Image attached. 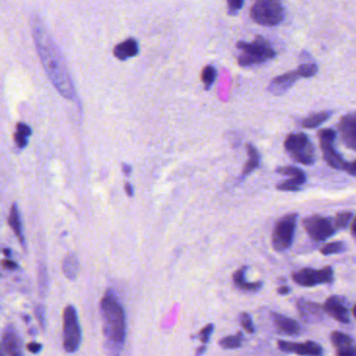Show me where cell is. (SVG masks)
I'll use <instances>...</instances> for the list:
<instances>
[{"mask_svg": "<svg viewBox=\"0 0 356 356\" xmlns=\"http://www.w3.org/2000/svg\"><path fill=\"white\" fill-rule=\"evenodd\" d=\"M32 31L41 63L51 84L62 97L76 99V89L63 55L38 16L32 17Z\"/></svg>", "mask_w": 356, "mask_h": 356, "instance_id": "obj_1", "label": "cell"}, {"mask_svg": "<svg viewBox=\"0 0 356 356\" xmlns=\"http://www.w3.org/2000/svg\"><path fill=\"white\" fill-rule=\"evenodd\" d=\"M101 316L103 320V332L110 350L120 353L124 347L127 335L126 314L115 293L108 291L101 301Z\"/></svg>", "mask_w": 356, "mask_h": 356, "instance_id": "obj_2", "label": "cell"}, {"mask_svg": "<svg viewBox=\"0 0 356 356\" xmlns=\"http://www.w3.org/2000/svg\"><path fill=\"white\" fill-rule=\"evenodd\" d=\"M236 47L243 51V55L239 56V65L243 67L259 65L268 60L275 59L277 54L270 45V41L262 36H257L251 43L239 41Z\"/></svg>", "mask_w": 356, "mask_h": 356, "instance_id": "obj_3", "label": "cell"}, {"mask_svg": "<svg viewBox=\"0 0 356 356\" xmlns=\"http://www.w3.org/2000/svg\"><path fill=\"white\" fill-rule=\"evenodd\" d=\"M318 140H320L321 149L323 152V157L325 161L333 170H343L355 176V162H347L343 160V156L335 149L334 143L337 139V132L332 129H323L318 132Z\"/></svg>", "mask_w": 356, "mask_h": 356, "instance_id": "obj_4", "label": "cell"}, {"mask_svg": "<svg viewBox=\"0 0 356 356\" xmlns=\"http://www.w3.org/2000/svg\"><path fill=\"white\" fill-rule=\"evenodd\" d=\"M284 149L289 157L298 163L312 165L316 162V147L304 133L289 134L285 139Z\"/></svg>", "mask_w": 356, "mask_h": 356, "instance_id": "obj_5", "label": "cell"}, {"mask_svg": "<svg viewBox=\"0 0 356 356\" xmlns=\"http://www.w3.org/2000/svg\"><path fill=\"white\" fill-rule=\"evenodd\" d=\"M250 16L262 26H276L284 20L285 10L277 0H258L250 10Z\"/></svg>", "mask_w": 356, "mask_h": 356, "instance_id": "obj_6", "label": "cell"}, {"mask_svg": "<svg viewBox=\"0 0 356 356\" xmlns=\"http://www.w3.org/2000/svg\"><path fill=\"white\" fill-rule=\"evenodd\" d=\"M318 67L316 63L301 64L297 70L280 74L270 81L268 91L274 95H282L291 88L300 79H309L318 74Z\"/></svg>", "mask_w": 356, "mask_h": 356, "instance_id": "obj_7", "label": "cell"}, {"mask_svg": "<svg viewBox=\"0 0 356 356\" xmlns=\"http://www.w3.org/2000/svg\"><path fill=\"white\" fill-rule=\"evenodd\" d=\"M82 343V328L78 310L74 305L66 306L63 314V346L68 353H76Z\"/></svg>", "mask_w": 356, "mask_h": 356, "instance_id": "obj_8", "label": "cell"}, {"mask_svg": "<svg viewBox=\"0 0 356 356\" xmlns=\"http://www.w3.org/2000/svg\"><path fill=\"white\" fill-rule=\"evenodd\" d=\"M298 214L287 213L279 218L272 233V247L275 251L283 252L293 245L297 228Z\"/></svg>", "mask_w": 356, "mask_h": 356, "instance_id": "obj_9", "label": "cell"}, {"mask_svg": "<svg viewBox=\"0 0 356 356\" xmlns=\"http://www.w3.org/2000/svg\"><path fill=\"white\" fill-rule=\"evenodd\" d=\"M293 282L300 286L314 287L320 284H329L334 280V272L331 266L323 268H305L291 275Z\"/></svg>", "mask_w": 356, "mask_h": 356, "instance_id": "obj_10", "label": "cell"}, {"mask_svg": "<svg viewBox=\"0 0 356 356\" xmlns=\"http://www.w3.org/2000/svg\"><path fill=\"white\" fill-rule=\"evenodd\" d=\"M302 225H303V228L305 229L308 236L312 241H318V243L326 241L329 237L332 236L337 231L334 224H333V220L326 218V216H318V214L304 218Z\"/></svg>", "mask_w": 356, "mask_h": 356, "instance_id": "obj_11", "label": "cell"}, {"mask_svg": "<svg viewBox=\"0 0 356 356\" xmlns=\"http://www.w3.org/2000/svg\"><path fill=\"white\" fill-rule=\"evenodd\" d=\"M277 346L281 351L286 352V353H295L301 356H323V353H324L322 346L312 341L296 343V341L280 339L277 341Z\"/></svg>", "mask_w": 356, "mask_h": 356, "instance_id": "obj_12", "label": "cell"}, {"mask_svg": "<svg viewBox=\"0 0 356 356\" xmlns=\"http://www.w3.org/2000/svg\"><path fill=\"white\" fill-rule=\"evenodd\" d=\"M0 345L8 356H24L22 339L14 325H7L3 329Z\"/></svg>", "mask_w": 356, "mask_h": 356, "instance_id": "obj_13", "label": "cell"}, {"mask_svg": "<svg viewBox=\"0 0 356 356\" xmlns=\"http://www.w3.org/2000/svg\"><path fill=\"white\" fill-rule=\"evenodd\" d=\"M324 312L341 324L350 323V310L346 300L339 296H330L322 306Z\"/></svg>", "mask_w": 356, "mask_h": 356, "instance_id": "obj_14", "label": "cell"}, {"mask_svg": "<svg viewBox=\"0 0 356 356\" xmlns=\"http://www.w3.org/2000/svg\"><path fill=\"white\" fill-rule=\"evenodd\" d=\"M297 309L304 322L314 324L324 320V310L320 304L307 301L305 299H300L297 302Z\"/></svg>", "mask_w": 356, "mask_h": 356, "instance_id": "obj_15", "label": "cell"}, {"mask_svg": "<svg viewBox=\"0 0 356 356\" xmlns=\"http://www.w3.org/2000/svg\"><path fill=\"white\" fill-rule=\"evenodd\" d=\"M339 134L345 143L346 147L356 149V116L354 113H349L343 116L339 124Z\"/></svg>", "mask_w": 356, "mask_h": 356, "instance_id": "obj_16", "label": "cell"}, {"mask_svg": "<svg viewBox=\"0 0 356 356\" xmlns=\"http://www.w3.org/2000/svg\"><path fill=\"white\" fill-rule=\"evenodd\" d=\"M270 316H272L273 323H274L277 331L281 334L289 335V337L300 334V330H301L300 325L293 318L277 314V312H272Z\"/></svg>", "mask_w": 356, "mask_h": 356, "instance_id": "obj_17", "label": "cell"}, {"mask_svg": "<svg viewBox=\"0 0 356 356\" xmlns=\"http://www.w3.org/2000/svg\"><path fill=\"white\" fill-rule=\"evenodd\" d=\"M113 54L120 61H126L131 58L136 57L139 54L138 41L134 38L127 39L114 47Z\"/></svg>", "mask_w": 356, "mask_h": 356, "instance_id": "obj_18", "label": "cell"}, {"mask_svg": "<svg viewBox=\"0 0 356 356\" xmlns=\"http://www.w3.org/2000/svg\"><path fill=\"white\" fill-rule=\"evenodd\" d=\"M247 266H241V268H238V270L233 274V283H234L235 286H236L239 291H259V289H261L262 285H264V283H262L261 281H258V282H247V281H245V272H247Z\"/></svg>", "mask_w": 356, "mask_h": 356, "instance_id": "obj_19", "label": "cell"}, {"mask_svg": "<svg viewBox=\"0 0 356 356\" xmlns=\"http://www.w3.org/2000/svg\"><path fill=\"white\" fill-rule=\"evenodd\" d=\"M9 225L12 230L15 233L22 247L26 248V237H24V227H22V216H20L19 208L17 204H14L11 208L9 216Z\"/></svg>", "mask_w": 356, "mask_h": 356, "instance_id": "obj_20", "label": "cell"}, {"mask_svg": "<svg viewBox=\"0 0 356 356\" xmlns=\"http://www.w3.org/2000/svg\"><path fill=\"white\" fill-rule=\"evenodd\" d=\"M62 270L66 278L74 281L78 278L79 272H80V261H79L78 256L74 253L67 254L63 259L62 264Z\"/></svg>", "mask_w": 356, "mask_h": 356, "instance_id": "obj_21", "label": "cell"}, {"mask_svg": "<svg viewBox=\"0 0 356 356\" xmlns=\"http://www.w3.org/2000/svg\"><path fill=\"white\" fill-rule=\"evenodd\" d=\"M245 147H247L249 160H248L247 163L243 165V172H241V178L243 179L249 176L254 170H257L260 165V155L259 153H258L257 149H256L253 145H251V143H248Z\"/></svg>", "mask_w": 356, "mask_h": 356, "instance_id": "obj_22", "label": "cell"}, {"mask_svg": "<svg viewBox=\"0 0 356 356\" xmlns=\"http://www.w3.org/2000/svg\"><path fill=\"white\" fill-rule=\"evenodd\" d=\"M331 111H322L318 112V113L312 114V115L308 116L307 118L302 122V127L305 129H316L318 127H320L321 124L326 122L327 120L330 118Z\"/></svg>", "mask_w": 356, "mask_h": 356, "instance_id": "obj_23", "label": "cell"}, {"mask_svg": "<svg viewBox=\"0 0 356 356\" xmlns=\"http://www.w3.org/2000/svg\"><path fill=\"white\" fill-rule=\"evenodd\" d=\"M31 135H32V130L28 124H22V122L17 124L14 138H15L16 145L19 149H24L28 145L29 137Z\"/></svg>", "mask_w": 356, "mask_h": 356, "instance_id": "obj_24", "label": "cell"}, {"mask_svg": "<svg viewBox=\"0 0 356 356\" xmlns=\"http://www.w3.org/2000/svg\"><path fill=\"white\" fill-rule=\"evenodd\" d=\"M330 341L335 350L339 348L351 347L354 346V339L346 333L333 331L330 334Z\"/></svg>", "mask_w": 356, "mask_h": 356, "instance_id": "obj_25", "label": "cell"}, {"mask_svg": "<svg viewBox=\"0 0 356 356\" xmlns=\"http://www.w3.org/2000/svg\"><path fill=\"white\" fill-rule=\"evenodd\" d=\"M243 334L241 331H238L236 334L229 335V337H224L218 341V345L224 349H237L241 348L243 345Z\"/></svg>", "mask_w": 356, "mask_h": 356, "instance_id": "obj_26", "label": "cell"}, {"mask_svg": "<svg viewBox=\"0 0 356 356\" xmlns=\"http://www.w3.org/2000/svg\"><path fill=\"white\" fill-rule=\"evenodd\" d=\"M216 76H218V72H216L214 66L207 65L204 67L201 72V81L204 84L205 90H210L211 89L214 82H216Z\"/></svg>", "mask_w": 356, "mask_h": 356, "instance_id": "obj_27", "label": "cell"}, {"mask_svg": "<svg viewBox=\"0 0 356 356\" xmlns=\"http://www.w3.org/2000/svg\"><path fill=\"white\" fill-rule=\"evenodd\" d=\"M347 245L345 241H332V243H326L321 248L320 252L323 255H333V254H341L346 252Z\"/></svg>", "mask_w": 356, "mask_h": 356, "instance_id": "obj_28", "label": "cell"}, {"mask_svg": "<svg viewBox=\"0 0 356 356\" xmlns=\"http://www.w3.org/2000/svg\"><path fill=\"white\" fill-rule=\"evenodd\" d=\"M305 180L301 179L291 178L289 180L282 181L276 185V188L278 191H298L301 189V187L305 184Z\"/></svg>", "mask_w": 356, "mask_h": 356, "instance_id": "obj_29", "label": "cell"}, {"mask_svg": "<svg viewBox=\"0 0 356 356\" xmlns=\"http://www.w3.org/2000/svg\"><path fill=\"white\" fill-rule=\"evenodd\" d=\"M353 212L352 211H341L335 216L334 220H333V224H334L335 229L337 230H343V229L348 228L351 220H353Z\"/></svg>", "mask_w": 356, "mask_h": 356, "instance_id": "obj_30", "label": "cell"}, {"mask_svg": "<svg viewBox=\"0 0 356 356\" xmlns=\"http://www.w3.org/2000/svg\"><path fill=\"white\" fill-rule=\"evenodd\" d=\"M277 174L284 175V176H291V178L301 179V180H307L305 172L301 168L296 166H279L276 168Z\"/></svg>", "mask_w": 356, "mask_h": 356, "instance_id": "obj_31", "label": "cell"}, {"mask_svg": "<svg viewBox=\"0 0 356 356\" xmlns=\"http://www.w3.org/2000/svg\"><path fill=\"white\" fill-rule=\"evenodd\" d=\"M20 270L19 264H16L13 260L7 258L0 261V278H6L13 273H17Z\"/></svg>", "mask_w": 356, "mask_h": 356, "instance_id": "obj_32", "label": "cell"}, {"mask_svg": "<svg viewBox=\"0 0 356 356\" xmlns=\"http://www.w3.org/2000/svg\"><path fill=\"white\" fill-rule=\"evenodd\" d=\"M239 323L241 327L247 331L249 334H253L255 332V327H254L253 321H252L251 316L247 312H241L239 316Z\"/></svg>", "mask_w": 356, "mask_h": 356, "instance_id": "obj_33", "label": "cell"}, {"mask_svg": "<svg viewBox=\"0 0 356 356\" xmlns=\"http://www.w3.org/2000/svg\"><path fill=\"white\" fill-rule=\"evenodd\" d=\"M227 5H228V15L234 16L243 9L245 3L243 0H229Z\"/></svg>", "mask_w": 356, "mask_h": 356, "instance_id": "obj_34", "label": "cell"}, {"mask_svg": "<svg viewBox=\"0 0 356 356\" xmlns=\"http://www.w3.org/2000/svg\"><path fill=\"white\" fill-rule=\"evenodd\" d=\"M214 330V325L212 324V323H210V324L206 325L205 327H204L203 329H202L201 331H200L199 334H197V337H199L200 341H202L203 343H208V341H209L210 337H211L212 332H213Z\"/></svg>", "mask_w": 356, "mask_h": 356, "instance_id": "obj_35", "label": "cell"}, {"mask_svg": "<svg viewBox=\"0 0 356 356\" xmlns=\"http://www.w3.org/2000/svg\"><path fill=\"white\" fill-rule=\"evenodd\" d=\"M35 312H36L37 320L40 323L41 328L45 329V327H47V316H45L44 306L39 304V305L35 308Z\"/></svg>", "mask_w": 356, "mask_h": 356, "instance_id": "obj_36", "label": "cell"}, {"mask_svg": "<svg viewBox=\"0 0 356 356\" xmlns=\"http://www.w3.org/2000/svg\"><path fill=\"white\" fill-rule=\"evenodd\" d=\"M337 356H356L355 348L354 346L339 348V349H337Z\"/></svg>", "mask_w": 356, "mask_h": 356, "instance_id": "obj_37", "label": "cell"}, {"mask_svg": "<svg viewBox=\"0 0 356 356\" xmlns=\"http://www.w3.org/2000/svg\"><path fill=\"white\" fill-rule=\"evenodd\" d=\"M43 346L41 343H37V341H33L28 345V350L33 354H39L42 351Z\"/></svg>", "mask_w": 356, "mask_h": 356, "instance_id": "obj_38", "label": "cell"}, {"mask_svg": "<svg viewBox=\"0 0 356 356\" xmlns=\"http://www.w3.org/2000/svg\"><path fill=\"white\" fill-rule=\"evenodd\" d=\"M124 191H126L128 197H133V195H134V188H133V186L130 183H126V185H124Z\"/></svg>", "mask_w": 356, "mask_h": 356, "instance_id": "obj_39", "label": "cell"}, {"mask_svg": "<svg viewBox=\"0 0 356 356\" xmlns=\"http://www.w3.org/2000/svg\"><path fill=\"white\" fill-rule=\"evenodd\" d=\"M291 291V289H289V286H280L278 287V289H277V293H279V295H287V293Z\"/></svg>", "mask_w": 356, "mask_h": 356, "instance_id": "obj_40", "label": "cell"}, {"mask_svg": "<svg viewBox=\"0 0 356 356\" xmlns=\"http://www.w3.org/2000/svg\"><path fill=\"white\" fill-rule=\"evenodd\" d=\"M122 172H124V174L126 175V176H129V175L132 172V168H131L130 165H128V164H122Z\"/></svg>", "mask_w": 356, "mask_h": 356, "instance_id": "obj_41", "label": "cell"}, {"mask_svg": "<svg viewBox=\"0 0 356 356\" xmlns=\"http://www.w3.org/2000/svg\"><path fill=\"white\" fill-rule=\"evenodd\" d=\"M206 351V346H201V347L197 348V352H195V354H197V356H201L203 355L204 352Z\"/></svg>", "mask_w": 356, "mask_h": 356, "instance_id": "obj_42", "label": "cell"}, {"mask_svg": "<svg viewBox=\"0 0 356 356\" xmlns=\"http://www.w3.org/2000/svg\"><path fill=\"white\" fill-rule=\"evenodd\" d=\"M350 226H351V234H352V236H354V226H355V220H351V222H350Z\"/></svg>", "mask_w": 356, "mask_h": 356, "instance_id": "obj_43", "label": "cell"}, {"mask_svg": "<svg viewBox=\"0 0 356 356\" xmlns=\"http://www.w3.org/2000/svg\"><path fill=\"white\" fill-rule=\"evenodd\" d=\"M0 356H6L5 352H3L1 345H0Z\"/></svg>", "mask_w": 356, "mask_h": 356, "instance_id": "obj_44", "label": "cell"}]
</instances>
